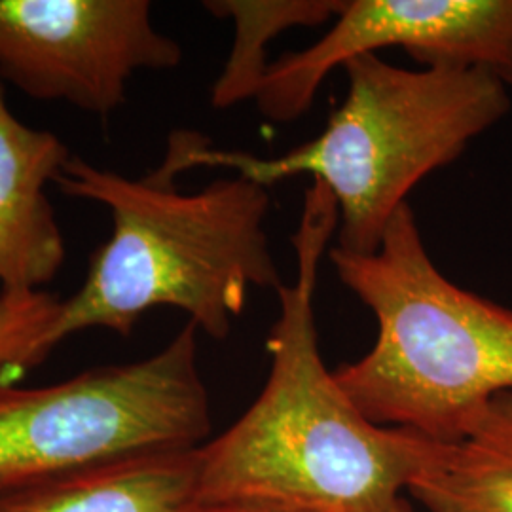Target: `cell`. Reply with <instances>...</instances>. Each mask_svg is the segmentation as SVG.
<instances>
[{
	"label": "cell",
	"instance_id": "cell-1",
	"mask_svg": "<svg viewBox=\"0 0 512 512\" xmlns=\"http://www.w3.org/2000/svg\"><path fill=\"white\" fill-rule=\"evenodd\" d=\"M338 230L325 184L311 183L294 232L296 275L277 289L270 372L253 404L198 448L196 497L262 499L306 512H406L435 440L368 420L319 348L315 289Z\"/></svg>",
	"mask_w": 512,
	"mask_h": 512
},
{
	"label": "cell",
	"instance_id": "cell-2",
	"mask_svg": "<svg viewBox=\"0 0 512 512\" xmlns=\"http://www.w3.org/2000/svg\"><path fill=\"white\" fill-rule=\"evenodd\" d=\"M54 184L107 207L112 232L90 256L82 287L63 298L46 338L52 351L82 330L129 336L162 306L224 340L253 289L277 293L285 283L266 232V186L232 175L188 194L156 171L129 179L76 154Z\"/></svg>",
	"mask_w": 512,
	"mask_h": 512
},
{
	"label": "cell",
	"instance_id": "cell-3",
	"mask_svg": "<svg viewBox=\"0 0 512 512\" xmlns=\"http://www.w3.org/2000/svg\"><path fill=\"white\" fill-rule=\"evenodd\" d=\"M342 69L346 99L308 143L256 158L179 129L154 171L175 181L194 167H222L266 188L308 175L329 188L338 207L334 247L376 253L412 190L499 124L511 110V95L501 80L476 69H406L378 54L355 57Z\"/></svg>",
	"mask_w": 512,
	"mask_h": 512
},
{
	"label": "cell",
	"instance_id": "cell-4",
	"mask_svg": "<svg viewBox=\"0 0 512 512\" xmlns=\"http://www.w3.org/2000/svg\"><path fill=\"white\" fill-rule=\"evenodd\" d=\"M342 285L376 319V340L334 376L366 418L437 442L458 439L512 391V308L452 283L404 203L376 253L329 249Z\"/></svg>",
	"mask_w": 512,
	"mask_h": 512
},
{
	"label": "cell",
	"instance_id": "cell-5",
	"mask_svg": "<svg viewBox=\"0 0 512 512\" xmlns=\"http://www.w3.org/2000/svg\"><path fill=\"white\" fill-rule=\"evenodd\" d=\"M198 334L188 321L150 357L57 384L0 380V494L107 461L205 444L211 404Z\"/></svg>",
	"mask_w": 512,
	"mask_h": 512
},
{
	"label": "cell",
	"instance_id": "cell-6",
	"mask_svg": "<svg viewBox=\"0 0 512 512\" xmlns=\"http://www.w3.org/2000/svg\"><path fill=\"white\" fill-rule=\"evenodd\" d=\"M148 0H0V80L31 99L107 118L139 71L183 61Z\"/></svg>",
	"mask_w": 512,
	"mask_h": 512
},
{
	"label": "cell",
	"instance_id": "cell-7",
	"mask_svg": "<svg viewBox=\"0 0 512 512\" xmlns=\"http://www.w3.org/2000/svg\"><path fill=\"white\" fill-rule=\"evenodd\" d=\"M385 48H403L420 67L484 71L512 88V0H344L323 37L270 65L256 107L272 122L298 120L336 67Z\"/></svg>",
	"mask_w": 512,
	"mask_h": 512
},
{
	"label": "cell",
	"instance_id": "cell-8",
	"mask_svg": "<svg viewBox=\"0 0 512 512\" xmlns=\"http://www.w3.org/2000/svg\"><path fill=\"white\" fill-rule=\"evenodd\" d=\"M71 156L54 131L19 120L0 80V296L46 291L61 272L67 245L48 186Z\"/></svg>",
	"mask_w": 512,
	"mask_h": 512
},
{
	"label": "cell",
	"instance_id": "cell-9",
	"mask_svg": "<svg viewBox=\"0 0 512 512\" xmlns=\"http://www.w3.org/2000/svg\"><path fill=\"white\" fill-rule=\"evenodd\" d=\"M198 448L150 452L52 476L0 494V512H177L196 497Z\"/></svg>",
	"mask_w": 512,
	"mask_h": 512
},
{
	"label": "cell",
	"instance_id": "cell-10",
	"mask_svg": "<svg viewBox=\"0 0 512 512\" xmlns=\"http://www.w3.org/2000/svg\"><path fill=\"white\" fill-rule=\"evenodd\" d=\"M408 499L425 512H512V391L486 404L458 439L435 440Z\"/></svg>",
	"mask_w": 512,
	"mask_h": 512
},
{
	"label": "cell",
	"instance_id": "cell-11",
	"mask_svg": "<svg viewBox=\"0 0 512 512\" xmlns=\"http://www.w3.org/2000/svg\"><path fill=\"white\" fill-rule=\"evenodd\" d=\"M344 0H207L205 10L232 19L234 42L211 88V105L230 109L255 99L268 69V44L294 27L330 23Z\"/></svg>",
	"mask_w": 512,
	"mask_h": 512
},
{
	"label": "cell",
	"instance_id": "cell-12",
	"mask_svg": "<svg viewBox=\"0 0 512 512\" xmlns=\"http://www.w3.org/2000/svg\"><path fill=\"white\" fill-rule=\"evenodd\" d=\"M61 302L63 298L50 291L0 296V380L16 384L50 357L46 338Z\"/></svg>",
	"mask_w": 512,
	"mask_h": 512
},
{
	"label": "cell",
	"instance_id": "cell-13",
	"mask_svg": "<svg viewBox=\"0 0 512 512\" xmlns=\"http://www.w3.org/2000/svg\"><path fill=\"white\" fill-rule=\"evenodd\" d=\"M177 512H306L281 503L262 501V499H219L202 501L192 499Z\"/></svg>",
	"mask_w": 512,
	"mask_h": 512
},
{
	"label": "cell",
	"instance_id": "cell-14",
	"mask_svg": "<svg viewBox=\"0 0 512 512\" xmlns=\"http://www.w3.org/2000/svg\"><path fill=\"white\" fill-rule=\"evenodd\" d=\"M406 512H416V511H414V509H412V505H410V507H408V511H406Z\"/></svg>",
	"mask_w": 512,
	"mask_h": 512
}]
</instances>
